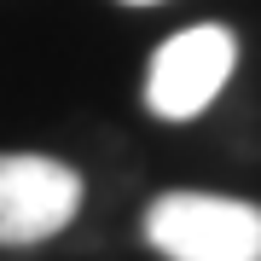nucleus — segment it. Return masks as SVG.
Instances as JSON below:
<instances>
[{"label":"nucleus","instance_id":"nucleus-1","mask_svg":"<svg viewBox=\"0 0 261 261\" xmlns=\"http://www.w3.org/2000/svg\"><path fill=\"white\" fill-rule=\"evenodd\" d=\"M145 238L168 261H261V209L215 192H163L145 209Z\"/></svg>","mask_w":261,"mask_h":261},{"label":"nucleus","instance_id":"nucleus-2","mask_svg":"<svg viewBox=\"0 0 261 261\" xmlns=\"http://www.w3.org/2000/svg\"><path fill=\"white\" fill-rule=\"evenodd\" d=\"M232 64H238L232 29H221V23L180 29V35H168L157 47V58L145 70V105L163 122H192L197 111L215 105V93L226 87Z\"/></svg>","mask_w":261,"mask_h":261},{"label":"nucleus","instance_id":"nucleus-3","mask_svg":"<svg viewBox=\"0 0 261 261\" xmlns=\"http://www.w3.org/2000/svg\"><path fill=\"white\" fill-rule=\"evenodd\" d=\"M82 209V174L53 157H0V244H41Z\"/></svg>","mask_w":261,"mask_h":261},{"label":"nucleus","instance_id":"nucleus-4","mask_svg":"<svg viewBox=\"0 0 261 261\" xmlns=\"http://www.w3.org/2000/svg\"><path fill=\"white\" fill-rule=\"evenodd\" d=\"M128 6H157V0H128Z\"/></svg>","mask_w":261,"mask_h":261}]
</instances>
